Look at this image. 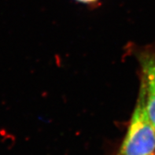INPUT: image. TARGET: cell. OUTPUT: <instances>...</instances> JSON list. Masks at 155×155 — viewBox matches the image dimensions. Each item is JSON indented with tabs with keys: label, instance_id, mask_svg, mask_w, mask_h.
Listing matches in <instances>:
<instances>
[{
	"label": "cell",
	"instance_id": "7a4b0ae2",
	"mask_svg": "<svg viewBox=\"0 0 155 155\" xmlns=\"http://www.w3.org/2000/svg\"><path fill=\"white\" fill-rule=\"evenodd\" d=\"M143 81L146 91V106L150 120L155 128V58L144 55L141 58Z\"/></svg>",
	"mask_w": 155,
	"mask_h": 155
},
{
	"label": "cell",
	"instance_id": "3957f363",
	"mask_svg": "<svg viewBox=\"0 0 155 155\" xmlns=\"http://www.w3.org/2000/svg\"><path fill=\"white\" fill-rule=\"evenodd\" d=\"M78 2H95L97 0H77Z\"/></svg>",
	"mask_w": 155,
	"mask_h": 155
},
{
	"label": "cell",
	"instance_id": "6da1fadb",
	"mask_svg": "<svg viewBox=\"0 0 155 155\" xmlns=\"http://www.w3.org/2000/svg\"><path fill=\"white\" fill-rule=\"evenodd\" d=\"M155 150V128L148 116L146 91L141 84L132 120L119 155H153Z\"/></svg>",
	"mask_w": 155,
	"mask_h": 155
}]
</instances>
